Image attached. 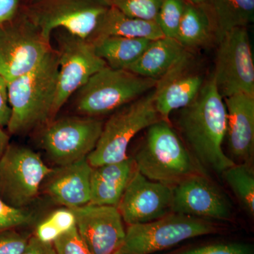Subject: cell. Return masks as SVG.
<instances>
[{
    "label": "cell",
    "instance_id": "obj_3",
    "mask_svg": "<svg viewBox=\"0 0 254 254\" xmlns=\"http://www.w3.org/2000/svg\"><path fill=\"white\" fill-rule=\"evenodd\" d=\"M146 129L144 141L133 159L138 173L170 187L192 175L203 174L169 122L159 120Z\"/></svg>",
    "mask_w": 254,
    "mask_h": 254
},
{
    "label": "cell",
    "instance_id": "obj_7",
    "mask_svg": "<svg viewBox=\"0 0 254 254\" xmlns=\"http://www.w3.org/2000/svg\"><path fill=\"white\" fill-rule=\"evenodd\" d=\"M217 232L216 227L208 220L169 213L154 221L128 225L120 251L123 254H152Z\"/></svg>",
    "mask_w": 254,
    "mask_h": 254
},
{
    "label": "cell",
    "instance_id": "obj_23",
    "mask_svg": "<svg viewBox=\"0 0 254 254\" xmlns=\"http://www.w3.org/2000/svg\"><path fill=\"white\" fill-rule=\"evenodd\" d=\"M151 41L143 38L108 36L91 43L95 53L108 67L127 69L138 59Z\"/></svg>",
    "mask_w": 254,
    "mask_h": 254
},
{
    "label": "cell",
    "instance_id": "obj_32",
    "mask_svg": "<svg viewBox=\"0 0 254 254\" xmlns=\"http://www.w3.org/2000/svg\"><path fill=\"white\" fill-rule=\"evenodd\" d=\"M30 236L15 229L0 232V254H21Z\"/></svg>",
    "mask_w": 254,
    "mask_h": 254
},
{
    "label": "cell",
    "instance_id": "obj_10",
    "mask_svg": "<svg viewBox=\"0 0 254 254\" xmlns=\"http://www.w3.org/2000/svg\"><path fill=\"white\" fill-rule=\"evenodd\" d=\"M59 64L58 91L52 110L51 120L68 98L83 86L91 76L107 64L95 53L93 43L65 30H55Z\"/></svg>",
    "mask_w": 254,
    "mask_h": 254
},
{
    "label": "cell",
    "instance_id": "obj_4",
    "mask_svg": "<svg viewBox=\"0 0 254 254\" xmlns=\"http://www.w3.org/2000/svg\"><path fill=\"white\" fill-rule=\"evenodd\" d=\"M158 80L127 69L103 68L78 90L76 109L83 116L98 118L129 104L154 89Z\"/></svg>",
    "mask_w": 254,
    "mask_h": 254
},
{
    "label": "cell",
    "instance_id": "obj_24",
    "mask_svg": "<svg viewBox=\"0 0 254 254\" xmlns=\"http://www.w3.org/2000/svg\"><path fill=\"white\" fill-rule=\"evenodd\" d=\"M215 36V30L204 4L186 2L176 40L186 49L208 45Z\"/></svg>",
    "mask_w": 254,
    "mask_h": 254
},
{
    "label": "cell",
    "instance_id": "obj_21",
    "mask_svg": "<svg viewBox=\"0 0 254 254\" xmlns=\"http://www.w3.org/2000/svg\"><path fill=\"white\" fill-rule=\"evenodd\" d=\"M108 36L143 38L149 41L165 37L155 21L128 16L112 6H110L88 41L93 42Z\"/></svg>",
    "mask_w": 254,
    "mask_h": 254
},
{
    "label": "cell",
    "instance_id": "obj_6",
    "mask_svg": "<svg viewBox=\"0 0 254 254\" xmlns=\"http://www.w3.org/2000/svg\"><path fill=\"white\" fill-rule=\"evenodd\" d=\"M109 8L106 0H31L22 11L47 39L62 28L88 40Z\"/></svg>",
    "mask_w": 254,
    "mask_h": 254
},
{
    "label": "cell",
    "instance_id": "obj_36",
    "mask_svg": "<svg viewBox=\"0 0 254 254\" xmlns=\"http://www.w3.org/2000/svg\"><path fill=\"white\" fill-rule=\"evenodd\" d=\"M9 137L6 132L0 128V159L9 145Z\"/></svg>",
    "mask_w": 254,
    "mask_h": 254
},
{
    "label": "cell",
    "instance_id": "obj_31",
    "mask_svg": "<svg viewBox=\"0 0 254 254\" xmlns=\"http://www.w3.org/2000/svg\"><path fill=\"white\" fill-rule=\"evenodd\" d=\"M253 246L245 243L216 244L198 247L177 254H254Z\"/></svg>",
    "mask_w": 254,
    "mask_h": 254
},
{
    "label": "cell",
    "instance_id": "obj_18",
    "mask_svg": "<svg viewBox=\"0 0 254 254\" xmlns=\"http://www.w3.org/2000/svg\"><path fill=\"white\" fill-rule=\"evenodd\" d=\"M92 169L87 158L60 166L49 175L47 193L65 208H76L88 204Z\"/></svg>",
    "mask_w": 254,
    "mask_h": 254
},
{
    "label": "cell",
    "instance_id": "obj_20",
    "mask_svg": "<svg viewBox=\"0 0 254 254\" xmlns=\"http://www.w3.org/2000/svg\"><path fill=\"white\" fill-rule=\"evenodd\" d=\"M189 54L175 38H158L150 42L141 56L127 68L143 77L158 80Z\"/></svg>",
    "mask_w": 254,
    "mask_h": 254
},
{
    "label": "cell",
    "instance_id": "obj_25",
    "mask_svg": "<svg viewBox=\"0 0 254 254\" xmlns=\"http://www.w3.org/2000/svg\"><path fill=\"white\" fill-rule=\"evenodd\" d=\"M222 175L247 213L254 215V172L251 163L235 164Z\"/></svg>",
    "mask_w": 254,
    "mask_h": 254
},
{
    "label": "cell",
    "instance_id": "obj_1",
    "mask_svg": "<svg viewBox=\"0 0 254 254\" xmlns=\"http://www.w3.org/2000/svg\"><path fill=\"white\" fill-rule=\"evenodd\" d=\"M178 127L200 165L221 175L235 165L222 150L227 135V109L213 75L193 101L180 110Z\"/></svg>",
    "mask_w": 254,
    "mask_h": 254
},
{
    "label": "cell",
    "instance_id": "obj_35",
    "mask_svg": "<svg viewBox=\"0 0 254 254\" xmlns=\"http://www.w3.org/2000/svg\"><path fill=\"white\" fill-rule=\"evenodd\" d=\"M21 254H57L53 244L46 243L31 235L27 245Z\"/></svg>",
    "mask_w": 254,
    "mask_h": 254
},
{
    "label": "cell",
    "instance_id": "obj_9",
    "mask_svg": "<svg viewBox=\"0 0 254 254\" xmlns=\"http://www.w3.org/2000/svg\"><path fill=\"white\" fill-rule=\"evenodd\" d=\"M53 49L50 40L21 11L0 26V76L9 82L29 72Z\"/></svg>",
    "mask_w": 254,
    "mask_h": 254
},
{
    "label": "cell",
    "instance_id": "obj_29",
    "mask_svg": "<svg viewBox=\"0 0 254 254\" xmlns=\"http://www.w3.org/2000/svg\"><path fill=\"white\" fill-rule=\"evenodd\" d=\"M33 219V215L28 210L13 208L0 198V232L25 226Z\"/></svg>",
    "mask_w": 254,
    "mask_h": 254
},
{
    "label": "cell",
    "instance_id": "obj_33",
    "mask_svg": "<svg viewBox=\"0 0 254 254\" xmlns=\"http://www.w3.org/2000/svg\"><path fill=\"white\" fill-rule=\"evenodd\" d=\"M22 9V0H0V26L13 21Z\"/></svg>",
    "mask_w": 254,
    "mask_h": 254
},
{
    "label": "cell",
    "instance_id": "obj_26",
    "mask_svg": "<svg viewBox=\"0 0 254 254\" xmlns=\"http://www.w3.org/2000/svg\"><path fill=\"white\" fill-rule=\"evenodd\" d=\"M76 227V218L71 209L63 208L53 212L38 224L35 236L43 242L53 244L62 235Z\"/></svg>",
    "mask_w": 254,
    "mask_h": 254
},
{
    "label": "cell",
    "instance_id": "obj_34",
    "mask_svg": "<svg viewBox=\"0 0 254 254\" xmlns=\"http://www.w3.org/2000/svg\"><path fill=\"white\" fill-rule=\"evenodd\" d=\"M11 117L8 95V83L0 76V126L7 127Z\"/></svg>",
    "mask_w": 254,
    "mask_h": 254
},
{
    "label": "cell",
    "instance_id": "obj_8",
    "mask_svg": "<svg viewBox=\"0 0 254 254\" xmlns=\"http://www.w3.org/2000/svg\"><path fill=\"white\" fill-rule=\"evenodd\" d=\"M53 171L33 150L8 145L0 159V198L13 208L24 209L36 199L42 182Z\"/></svg>",
    "mask_w": 254,
    "mask_h": 254
},
{
    "label": "cell",
    "instance_id": "obj_16",
    "mask_svg": "<svg viewBox=\"0 0 254 254\" xmlns=\"http://www.w3.org/2000/svg\"><path fill=\"white\" fill-rule=\"evenodd\" d=\"M190 53L163 77L155 88V108L160 118L169 122L170 114L190 104L204 84L200 74L188 71Z\"/></svg>",
    "mask_w": 254,
    "mask_h": 254
},
{
    "label": "cell",
    "instance_id": "obj_38",
    "mask_svg": "<svg viewBox=\"0 0 254 254\" xmlns=\"http://www.w3.org/2000/svg\"><path fill=\"white\" fill-rule=\"evenodd\" d=\"M31 1V0H22L23 6H24V5L28 4V3Z\"/></svg>",
    "mask_w": 254,
    "mask_h": 254
},
{
    "label": "cell",
    "instance_id": "obj_28",
    "mask_svg": "<svg viewBox=\"0 0 254 254\" xmlns=\"http://www.w3.org/2000/svg\"><path fill=\"white\" fill-rule=\"evenodd\" d=\"M110 6L124 14L148 21H156L163 0H106Z\"/></svg>",
    "mask_w": 254,
    "mask_h": 254
},
{
    "label": "cell",
    "instance_id": "obj_27",
    "mask_svg": "<svg viewBox=\"0 0 254 254\" xmlns=\"http://www.w3.org/2000/svg\"><path fill=\"white\" fill-rule=\"evenodd\" d=\"M185 5V0H163L155 22L164 36L176 39Z\"/></svg>",
    "mask_w": 254,
    "mask_h": 254
},
{
    "label": "cell",
    "instance_id": "obj_17",
    "mask_svg": "<svg viewBox=\"0 0 254 254\" xmlns=\"http://www.w3.org/2000/svg\"><path fill=\"white\" fill-rule=\"evenodd\" d=\"M224 101L230 153L242 163H251L254 151V95L238 93Z\"/></svg>",
    "mask_w": 254,
    "mask_h": 254
},
{
    "label": "cell",
    "instance_id": "obj_12",
    "mask_svg": "<svg viewBox=\"0 0 254 254\" xmlns=\"http://www.w3.org/2000/svg\"><path fill=\"white\" fill-rule=\"evenodd\" d=\"M103 122L91 117H69L47 124L42 133V147L59 166L87 158L98 143Z\"/></svg>",
    "mask_w": 254,
    "mask_h": 254
},
{
    "label": "cell",
    "instance_id": "obj_14",
    "mask_svg": "<svg viewBox=\"0 0 254 254\" xmlns=\"http://www.w3.org/2000/svg\"><path fill=\"white\" fill-rule=\"evenodd\" d=\"M171 212L220 221L230 220L232 215L230 202L203 174L187 177L173 187Z\"/></svg>",
    "mask_w": 254,
    "mask_h": 254
},
{
    "label": "cell",
    "instance_id": "obj_5",
    "mask_svg": "<svg viewBox=\"0 0 254 254\" xmlns=\"http://www.w3.org/2000/svg\"><path fill=\"white\" fill-rule=\"evenodd\" d=\"M160 118L155 103V88L115 111L103 125L94 149L87 156L92 168L126 160L128 145L138 132Z\"/></svg>",
    "mask_w": 254,
    "mask_h": 254
},
{
    "label": "cell",
    "instance_id": "obj_30",
    "mask_svg": "<svg viewBox=\"0 0 254 254\" xmlns=\"http://www.w3.org/2000/svg\"><path fill=\"white\" fill-rule=\"evenodd\" d=\"M57 254H92L82 240L76 227L53 242Z\"/></svg>",
    "mask_w": 254,
    "mask_h": 254
},
{
    "label": "cell",
    "instance_id": "obj_22",
    "mask_svg": "<svg viewBox=\"0 0 254 254\" xmlns=\"http://www.w3.org/2000/svg\"><path fill=\"white\" fill-rule=\"evenodd\" d=\"M217 41L235 28L254 22V0H204Z\"/></svg>",
    "mask_w": 254,
    "mask_h": 254
},
{
    "label": "cell",
    "instance_id": "obj_11",
    "mask_svg": "<svg viewBox=\"0 0 254 254\" xmlns=\"http://www.w3.org/2000/svg\"><path fill=\"white\" fill-rule=\"evenodd\" d=\"M215 85L222 98L238 93L254 95L253 55L247 28H235L218 41Z\"/></svg>",
    "mask_w": 254,
    "mask_h": 254
},
{
    "label": "cell",
    "instance_id": "obj_37",
    "mask_svg": "<svg viewBox=\"0 0 254 254\" xmlns=\"http://www.w3.org/2000/svg\"><path fill=\"white\" fill-rule=\"evenodd\" d=\"M186 2L195 5L204 4V0H185Z\"/></svg>",
    "mask_w": 254,
    "mask_h": 254
},
{
    "label": "cell",
    "instance_id": "obj_15",
    "mask_svg": "<svg viewBox=\"0 0 254 254\" xmlns=\"http://www.w3.org/2000/svg\"><path fill=\"white\" fill-rule=\"evenodd\" d=\"M71 210L78 234L92 254H113L120 251L126 230L117 207L88 203Z\"/></svg>",
    "mask_w": 254,
    "mask_h": 254
},
{
    "label": "cell",
    "instance_id": "obj_2",
    "mask_svg": "<svg viewBox=\"0 0 254 254\" xmlns=\"http://www.w3.org/2000/svg\"><path fill=\"white\" fill-rule=\"evenodd\" d=\"M58 55L53 49L29 72L7 82L10 133H25L50 123L58 91Z\"/></svg>",
    "mask_w": 254,
    "mask_h": 254
},
{
    "label": "cell",
    "instance_id": "obj_39",
    "mask_svg": "<svg viewBox=\"0 0 254 254\" xmlns=\"http://www.w3.org/2000/svg\"><path fill=\"white\" fill-rule=\"evenodd\" d=\"M113 254H123L122 253V252H120V251H118V252H115V253Z\"/></svg>",
    "mask_w": 254,
    "mask_h": 254
},
{
    "label": "cell",
    "instance_id": "obj_13",
    "mask_svg": "<svg viewBox=\"0 0 254 254\" xmlns=\"http://www.w3.org/2000/svg\"><path fill=\"white\" fill-rule=\"evenodd\" d=\"M173 187L152 181L135 169L118 209L127 225L154 221L171 212Z\"/></svg>",
    "mask_w": 254,
    "mask_h": 254
},
{
    "label": "cell",
    "instance_id": "obj_19",
    "mask_svg": "<svg viewBox=\"0 0 254 254\" xmlns=\"http://www.w3.org/2000/svg\"><path fill=\"white\" fill-rule=\"evenodd\" d=\"M135 171L133 159L105 164L92 169L90 204L118 208L124 191Z\"/></svg>",
    "mask_w": 254,
    "mask_h": 254
}]
</instances>
